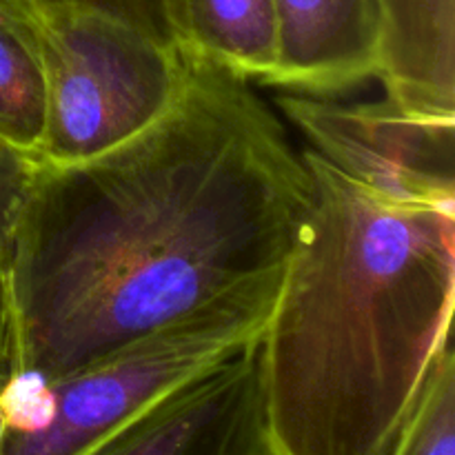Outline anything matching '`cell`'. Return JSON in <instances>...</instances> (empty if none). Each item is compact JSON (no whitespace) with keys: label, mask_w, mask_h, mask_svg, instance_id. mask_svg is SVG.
<instances>
[{"label":"cell","mask_w":455,"mask_h":455,"mask_svg":"<svg viewBox=\"0 0 455 455\" xmlns=\"http://www.w3.org/2000/svg\"><path fill=\"white\" fill-rule=\"evenodd\" d=\"M307 231L260 338L274 455H391L451 345L455 209L378 198L302 147Z\"/></svg>","instance_id":"2"},{"label":"cell","mask_w":455,"mask_h":455,"mask_svg":"<svg viewBox=\"0 0 455 455\" xmlns=\"http://www.w3.org/2000/svg\"><path fill=\"white\" fill-rule=\"evenodd\" d=\"M47 109L40 9L31 0H0V138L36 160Z\"/></svg>","instance_id":"10"},{"label":"cell","mask_w":455,"mask_h":455,"mask_svg":"<svg viewBox=\"0 0 455 455\" xmlns=\"http://www.w3.org/2000/svg\"><path fill=\"white\" fill-rule=\"evenodd\" d=\"M274 109L305 147L349 180L400 207L455 209V118H425L394 102H340L283 92Z\"/></svg>","instance_id":"5"},{"label":"cell","mask_w":455,"mask_h":455,"mask_svg":"<svg viewBox=\"0 0 455 455\" xmlns=\"http://www.w3.org/2000/svg\"><path fill=\"white\" fill-rule=\"evenodd\" d=\"M31 3L38 9L74 7L105 13L178 47L172 16H169V0H31Z\"/></svg>","instance_id":"13"},{"label":"cell","mask_w":455,"mask_h":455,"mask_svg":"<svg viewBox=\"0 0 455 455\" xmlns=\"http://www.w3.org/2000/svg\"><path fill=\"white\" fill-rule=\"evenodd\" d=\"M31 164L34 160L0 138V323L13 320L9 269H12L13 238L29 185Z\"/></svg>","instance_id":"12"},{"label":"cell","mask_w":455,"mask_h":455,"mask_svg":"<svg viewBox=\"0 0 455 455\" xmlns=\"http://www.w3.org/2000/svg\"><path fill=\"white\" fill-rule=\"evenodd\" d=\"M185 56L154 124L31 164L9 269L18 373L58 380L287 271L314 209L305 160L251 80Z\"/></svg>","instance_id":"1"},{"label":"cell","mask_w":455,"mask_h":455,"mask_svg":"<svg viewBox=\"0 0 455 455\" xmlns=\"http://www.w3.org/2000/svg\"><path fill=\"white\" fill-rule=\"evenodd\" d=\"M274 87L338 96L376 78V0H274Z\"/></svg>","instance_id":"7"},{"label":"cell","mask_w":455,"mask_h":455,"mask_svg":"<svg viewBox=\"0 0 455 455\" xmlns=\"http://www.w3.org/2000/svg\"><path fill=\"white\" fill-rule=\"evenodd\" d=\"M4 435H7V420H4V413H3V407H0V449H3V443H4Z\"/></svg>","instance_id":"15"},{"label":"cell","mask_w":455,"mask_h":455,"mask_svg":"<svg viewBox=\"0 0 455 455\" xmlns=\"http://www.w3.org/2000/svg\"><path fill=\"white\" fill-rule=\"evenodd\" d=\"M47 109L34 163L71 164L123 145L176 102L187 56L89 9H40Z\"/></svg>","instance_id":"3"},{"label":"cell","mask_w":455,"mask_h":455,"mask_svg":"<svg viewBox=\"0 0 455 455\" xmlns=\"http://www.w3.org/2000/svg\"><path fill=\"white\" fill-rule=\"evenodd\" d=\"M376 78L409 114L455 118V0H376Z\"/></svg>","instance_id":"8"},{"label":"cell","mask_w":455,"mask_h":455,"mask_svg":"<svg viewBox=\"0 0 455 455\" xmlns=\"http://www.w3.org/2000/svg\"><path fill=\"white\" fill-rule=\"evenodd\" d=\"M260 338L169 389L80 455H274Z\"/></svg>","instance_id":"6"},{"label":"cell","mask_w":455,"mask_h":455,"mask_svg":"<svg viewBox=\"0 0 455 455\" xmlns=\"http://www.w3.org/2000/svg\"><path fill=\"white\" fill-rule=\"evenodd\" d=\"M18 373V338L16 323H0V391Z\"/></svg>","instance_id":"14"},{"label":"cell","mask_w":455,"mask_h":455,"mask_svg":"<svg viewBox=\"0 0 455 455\" xmlns=\"http://www.w3.org/2000/svg\"><path fill=\"white\" fill-rule=\"evenodd\" d=\"M391 455H455V355H438Z\"/></svg>","instance_id":"11"},{"label":"cell","mask_w":455,"mask_h":455,"mask_svg":"<svg viewBox=\"0 0 455 455\" xmlns=\"http://www.w3.org/2000/svg\"><path fill=\"white\" fill-rule=\"evenodd\" d=\"M283 275L240 289L47 382L49 420L29 434L4 435L0 455H80L92 449L169 389L258 340Z\"/></svg>","instance_id":"4"},{"label":"cell","mask_w":455,"mask_h":455,"mask_svg":"<svg viewBox=\"0 0 455 455\" xmlns=\"http://www.w3.org/2000/svg\"><path fill=\"white\" fill-rule=\"evenodd\" d=\"M178 47L271 84L275 76L274 0H169Z\"/></svg>","instance_id":"9"}]
</instances>
